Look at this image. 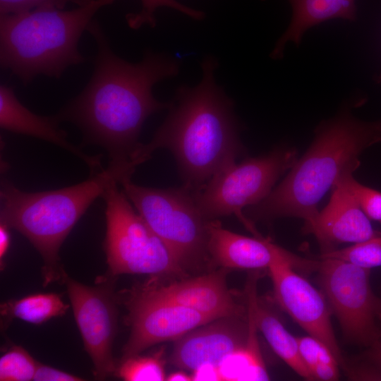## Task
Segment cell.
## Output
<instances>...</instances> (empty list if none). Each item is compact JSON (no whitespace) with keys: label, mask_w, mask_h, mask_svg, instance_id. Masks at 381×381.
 Wrapping results in <instances>:
<instances>
[{"label":"cell","mask_w":381,"mask_h":381,"mask_svg":"<svg viewBox=\"0 0 381 381\" xmlns=\"http://www.w3.org/2000/svg\"><path fill=\"white\" fill-rule=\"evenodd\" d=\"M59 121L57 116L35 114L18 100L11 87L1 85L0 126L2 129L58 145L83 159L93 173L103 169L99 157L86 155L67 140L66 133L59 127Z\"/></svg>","instance_id":"cell-17"},{"label":"cell","mask_w":381,"mask_h":381,"mask_svg":"<svg viewBox=\"0 0 381 381\" xmlns=\"http://www.w3.org/2000/svg\"><path fill=\"white\" fill-rule=\"evenodd\" d=\"M124 178L119 184L135 209L162 241L183 268L209 254L207 219L192 192L181 186L164 189L148 188Z\"/></svg>","instance_id":"cell-7"},{"label":"cell","mask_w":381,"mask_h":381,"mask_svg":"<svg viewBox=\"0 0 381 381\" xmlns=\"http://www.w3.org/2000/svg\"><path fill=\"white\" fill-rule=\"evenodd\" d=\"M296 339L301 356L309 371L311 368L318 364L339 365L330 349L320 339L310 335L298 337Z\"/></svg>","instance_id":"cell-27"},{"label":"cell","mask_w":381,"mask_h":381,"mask_svg":"<svg viewBox=\"0 0 381 381\" xmlns=\"http://www.w3.org/2000/svg\"><path fill=\"white\" fill-rule=\"evenodd\" d=\"M338 364L321 363L310 368V371L315 380L333 381L339 379Z\"/></svg>","instance_id":"cell-30"},{"label":"cell","mask_w":381,"mask_h":381,"mask_svg":"<svg viewBox=\"0 0 381 381\" xmlns=\"http://www.w3.org/2000/svg\"><path fill=\"white\" fill-rule=\"evenodd\" d=\"M327 206L313 219L305 224L303 231L315 236L326 253L335 245L357 243L373 238L380 232L375 231L353 195L337 183Z\"/></svg>","instance_id":"cell-15"},{"label":"cell","mask_w":381,"mask_h":381,"mask_svg":"<svg viewBox=\"0 0 381 381\" xmlns=\"http://www.w3.org/2000/svg\"><path fill=\"white\" fill-rule=\"evenodd\" d=\"M192 380H222L218 365H205L193 371Z\"/></svg>","instance_id":"cell-31"},{"label":"cell","mask_w":381,"mask_h":381,"mask_svg":"<svg viewBox=\"0 0 381 381\" xmlns=\"http://www.w3.org/2000/svg\"><path fill=\"white\" fill-rule=\"evenodd\" d=\"M320 258H334L371 269L381 266V233L362 242L341 249L323 253Z\"/></svg>","instance_id":"cell-21"},{"label":"cell","mask_w":381,"mask_h":381,"mask_svg":"<svg viewBox=\"0 0 381 381\" xmlns=\"http://www.w3.org/2000/svg\"><path fill=\"white\" fill-rule=\"evenodd\" d=\"M62 278L95 374L98 378L104 379L116 368L111 346L116 332V313L109 289L85 286L64 272Z\"/></svg>","instance_id":"cell-12"},{"label":"cell","mask_w":381,"mask_h":381,"mask_svg":"<svg viewBox=\"0 0 381 381\" xmlns=\"http://www.w3.org/2000/svg\"><path fill=\"white\" fill-rule=\"evenodd\" d=\"M37 363L20 346H13L0 358V380H33Z\"/></svg>","instance_id":"cell-22"},{"label":"cell","mask_w":381,"mask_h":381,"mask_svg":"<svg viewBox=\"0 0 381 381\" xmlns=\"http://www.w3.org/2000/svg\"><path fill=\"white\" fill-rule=\"evenodd\" d=\"M258 276L250 277L247 285V305L251 308L258 329L264 335L273 351L298 375L315 380L303 362L296 337L285 328L278 316L258 299Z\"/></svg>","instance_id":"cell-18"},{"label":"cell","mask_w":381,"mask_h":381,"mask_svg":"<svg viewBox=\"0 0 381 381\" xmlns=\"http://www.w3.org/2000/svg\"><path fill=\"white\" fill-rule=\"evenodd\" d=\"M243 315L226 316L196 327L177 339L171 356L174 365L194 371L205 365H219L243 350L248 325Z\"/></svg>","instance_id":"cell-14"},{"label":"cell","mask_w":381,"mask_h":381,"mask_svg":"<svg viewBox=\"0 0 381 381\" xmlns=\"http://www.w3.org/2000/svg\"><path fill=\"white\" fill-rule=\"evenodd\" d=\"M276 302L308 335L325 343L346 373L349 370L332 326L331 310L324 294L314 287L295 266L280 261L268 268Z\"/></svg>","instance_id":"cell-10"},{"label":"cell","mask_w":381,"mask_h":381,"mask_svg":"<svg viewBox=\"0 0 381 381\" xmlns=\"http://www.w3.org/2000/svg\"><path fill=\"white\" fill-rule=\"evenodd\" d=\"M207 248L212 259L224 268L258 270L286 261L300 273L317 271L320 261L300 257L260 237H248L222 227L218 219L207 224Z\"/></svg>","instance_id":"cell-13"},{"label":"cell","mask_w":381,"mask_h":381,"mask_svg":"<svg viewBox=\"0 0 381 381\" xmlns=\"http://www.w3.org/2000/svg\"><path fill=\"white\" fill-rule=\"evenodd\" d=\"M135 169L109 164L80 183L40 192L23 191L7 181L1 182V223L22 234L40 253L45 283L62 277L59 251L82 215L109 187L131 177Z\"/></svg>","instance_id":"cell-4"},{"label":"cell","mask_w":381,"mask_h":381,"mask_svg":"<svg viewBox=\"0 0 381 381\" xmlns=\"http://www.w3.org/2000/svg\"><path fill=\"white\" fill-rule=\"evenodd\" d=\"M129 339L123 359L138 356L160 342L178 339L192 329L215 318L191 308L160 299L145 288L135 293L129 303Z\"/></svg>","instance_id":"cell-11"},{"label":"cell","mask_w":381,"mask_h":381,"mask_svg":"<svg viewBox=\"0 0 381 381\" xmlns=\"http://www.w3.org/2000/svg\"><path fill=\"white\" fill-rule=\"evenodd\" d=\"M80 377L37 363L33 380L37 381H78Z\"/></svg>","instance_id":"cell-29"},{"label":"cell","mask_w":381,"mask_h":381,"mask_svg":"<svg viewBox=\"0 0 381 381\" xmlns=\"http://www.w3.org/2000/svg\"><path fill=\"white\" fill-rule=\"evenodd\" d=\"M292 8V18L286 31L278 41L272 54L282 56L288 42L299 44L311 27L333 18L356 19L355 0H288Z\"/></svg>","instance_id":"cell-19"},{"label":"cell","mask_w":381,"mask_h":381,"mask_svg":"<svg viewBox=\"0 0 381 381\" xmlns=\"http://www.w3.org/2000/svg\"><path fill=\"white\" fill-rule=\"evenodd\" d=\"M214 59L202 64V78L194 87H180L169 114L152 140L135 155L140 164L157 149L170 151L183 186L200 190L218 171L246 154L233 102L215 83Z\"/></svg>","instance_id":"cell-2"},{"label":"cell","mask_w":381,"mask_h":381,"mask_svg":"<svg viewBox=\"0 0 381 381\" xmlns=\"http://www.w3.org/2000/svg\"><path fill=\"white\" fill-rule=\"evenodd\" d=\"M297 159L295 149L279 145L262 156L227 165L200 190L190 191L207 219L234 214L248 230L260 237L253 222L244 215L243 210L266 198Z\"/></svg>","instance_id":"cell-6"},{"label":"cell","mask_w":381,"mask_h":381,"mask_svg":"<svg viewBox=\"0 0 381 381\" xmlns=\"http://www.w3.org/2000/svg\"><path fill=\"white\" fill-rule=\"evenodd\" d=\"M145 289L160 299L191 308L215 319L243 315L244 312L230 293L223 270L166 286L148 285Z\"/></svg>","instance_id":"cell-16"},{"label":"cell","mask_w":381,"mask_h":381,"mask_svg":"<svg viewBox=\"0 0 381 381\" xmlns=\"http://www.w3.org/2000/svg\"><path fill=\"white\" fill-rule=\"evenodd\" d=\"M92 0H0L1 15L15 14L40 8L64 9L68 4L78 6L85 5Z\"/></svg>","instance_id":"cell-28"},{"label":"cell","mask_w":381,"mask_h":381,"mask_svg":"<svg viewBox=\"0 0 381 381\" xmlns=\"http://www.w3.org/2000/svg\"><path fill=\"white\" fill-rule=\"evenodd\" d=\"M166 380L168 381H190L192 380V377L184 372L178 371L171 373Z\"/></svg>","instance_id":"cell-33"},{"label":"cell","mask_w":381,"mask_h":381,"mask_svg":"<svg viewBox=\"0 0 381 381\" xmlns=\"http://www.w3.org/2000/svg\"><path fill=\"white\" fill-rule=\"evenodd\" d=\"M360 357L361 362L349 366V376L355 380H381V332Z\"/></svg>","instance_id":"cell-26"},{"label":"cell","mask_w":381,"mask_h":381,"mask_svg":"<svg viewBox=\"0 0 381 381\" xmlns=\"http://www.w3.org/2000/svg\"><path fill=\"white\" fill-rule=\"evenodd\" d=\"M381 143V121L366 122L349 111L322 122L310 147L287 175L260 202L243 210L250 222L269 223L297 217L310 223L318 215L321 199L343 176L360 166L359 157Z\"/></svg>","instance_id":"cell-3"},{"label":"cell","mask_w":381,"mask_h":381,"mask_svg":"<svg viewBox=\"0 0 381 381\" xmlns=\"http://www.w3.org/2000/svg\"><path fill=\"white\" fill-rule=\"evenodd\" d=\"M87 30L97 46L93 74L57 116L75 123L87 143L104 147L110 164L137 167L133 157L142 144L138 139L145 120L169 107L153 97L152 87L176 75L179 63L151 52L139 63L128 62L113 52L97 22Z\"/></svg>","instance_id":"cell-1"},{"label":"cell","mask_w":381,"mask_h":381,"mask_svg":"<svg viewBox=\"0 0 381 381\" xmlns=\"http://www.w3.org/2000/svg\"><path fill=\"white\" fill-rule=\"evenodd\" d=\"M68 306L54 293L30 295L1 306V313L8 317L33 324H41L65 314Z\"/></svg>","instance_id":"cell-20"},{"label":"cell","mask_w":381,"mask_h":381,"mask_svg":"<svg viewBox=\"0 0 381 381\" xmlns=\"http://www.w3.org/2000/svg\"><path fill=\"white\" fill-rule=\"evenodd\" d=\"M337 183L353 195L369 219L381 222V192L358 183L353 174L343 176Z\"/></svg>","instance_id":"cell-24"},{"label":"cell","mask_w":381,"mask_h":381,"mask_svg":"<svg viewBox=\"0 0 381 381\" xmlns=\"http://www.w3.org/2000/svg\"><path fill=\"white\" fill-rule=\"evenodd\" d=\"M142 9L138 13L128 14L126 16L128 25L132 28H138L143 24L155 25V12L162 6H167L180 11L196 20L202 18V12L190 8L177 0H140Z\"/></svg>","instance_id":"cell-25"},{"label":"cell","mask_w":381,"mask_h":381,"mask_svg":"<svg viewBox=\"0 0 381 381\" xmlns=\"http://www.w3.org/2000/svg\"><path fill=\"white\" fill-rule=\"evenodd\" d=\"M112 184L106 203L105 252L113 274H181L183 268L162 241L134 210L123 191Z\"/></svg>","instance_id":"cell-8"},{"label":"cell","mask_w":381,"mask_h":381,"mask_svg":"<svg viewBox=\"0 0 381 381\" xmlns=\"http://www.w3.org/2000/svg\"><path fill=\"white\" fill-rule=\"evenodd\" d=\"M119 375L127 381H162L165 379L164 365L160 356H138L124 359Z\"/></svg>","instance_id":"cell-23"},{"label":"cell","mask_w":381,"mask_h":381,"mask_svg":"<svg viewBox=\"0 0 381 381\" xmlns=\"http://www.w3.org/2000/svg\"><path fill=\"white\" fill-rule=\"evenodd\" d=\"M115 0H92L71 11L40 8L0 18V62L27 84L37 75L59 78L85 59L78 42L96 12Z\"/></svg>","instance_id":"cell-5"},{"label":"cell","mask_w":381,"mask_h":381,"mask_svg":"<svg viewBox=\"0 0 381 381\" xmlns=\"http://www.w3.org/2000/svg\"><path fill=\"white\" fill-rule=\"evenodd\" d=\"M9 227L6 224L1 223L0 225V258L6 255L10 244Z\"/></svg>","instance_id":"cell-32"},{"label":"cell","mask_w":381,"mask_h":381,"mask_svg":"<svg viewBox=\"0 0 381 381\" xmlns=\"http://www.w3.org/2000/svg\"><path fill=\"white\" fill-rule=\"evenodd\" d=\"M320 259L318 280L344 339L370 346L381 332V298L370 286V270L339 259Z\"/></svg>","instance_id":"cell-9"}]
</instances>
